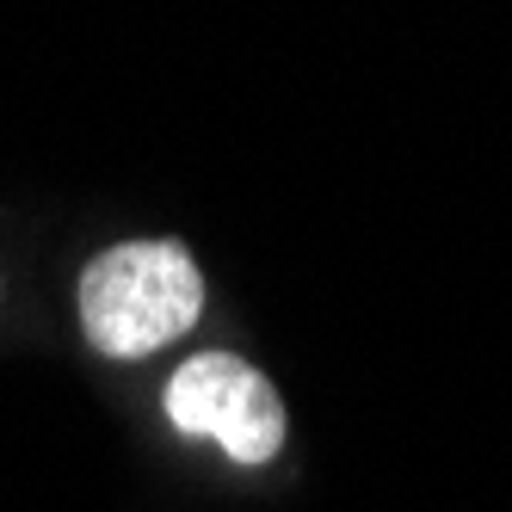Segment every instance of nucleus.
<instances>
[{
	"mask_svg": "<svg viewBox=\"0 0 512 512\" xmlns=\"http://www.w3.org/2000/svg\"><path fill=\"white\" fill-rule=\"evenodd\" d=\"M167 420L179 432L216 438L235 463H266L284 445V401L278 389L241 364L235 352H198L167 383Z\"/></svg>",
	"mask_w": 512,
	"mask_h": 512,
	"instance_id": "2",
	"label": "nucleus"
},
{
	"mask_svg": "<svg viewBox=\"0 0 512 512\" xmlns=\"http://www.w3.org/2000/svg\"><path fill=\"white\" fill-rule=\"evenodd\" d=\"M204 309L198 260L179 241H124L105 247L81 272L87 340L112 358H142L179 340Z\"/></svg>",
	"mask_w": 512,
	"mask_h": 512,
	"instance_id": "1",
	"label": "nucleus"
}]
</instances>
